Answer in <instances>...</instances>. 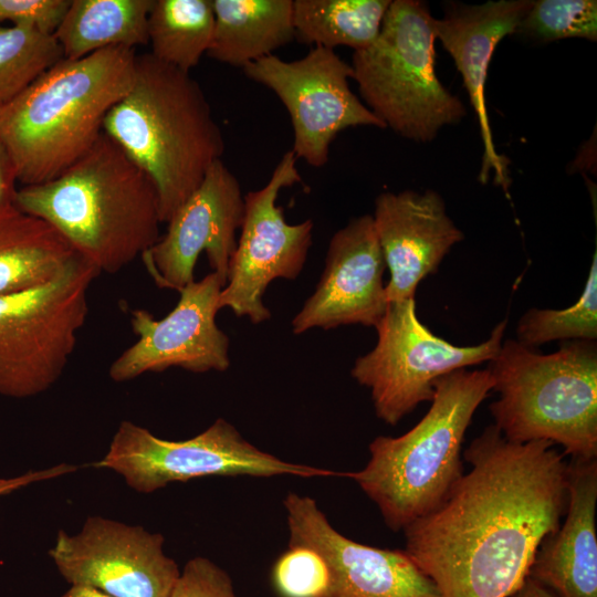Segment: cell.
Returning <instances> with one entry per match:
<instances>
[{"mask_svg": "<svg viewBox=\"0 0 597 597\" xmlns=\"http://www.w3.org/2000/svg\"><path fill=\"white\" fill-rule=\"evenodd\" d=\"M463 459L471 469L446 500L404 528L405 551L442 597H510L566 513L565 454L490 425Z\"/></svg>", "mask_w": 597, "mask_h": 597, "instance_id": "cell-1", "label": "cell"}, {"mask_svg": "<svg viewBox=\"0 0 597 597\" xmlns=\"http://www.w3.org/2000/svg\"><path fill=\"white\" fill-rule=\"evenodd\" d=\"M13 203L50 223L100 274L119 272L160 238L155 184L105 133L56 178L19 188Z\"/></svg>", "mask_w": 597, "mask_h": 597, "instance_id": "cell-2", "label": "cell"}, {"mask_svg": "<svg viewBox=\"0 0 597 597\" xmlns=\"http://www.w3.org/2000/svg\"><path fill=\"white\" fill-rule=\"evenodd\" d=\"M135 63L127 48L63 57L0 107V138L18 182H48L93 147L107 113L129 91Z\"/></svg>", "mask_w": 597, "mask_h": 597, "instance_id": "cell-3", "label": "cell"}, {"mask_svg": "<svg viewBox=\"0 0 597 597\" xmlns=\"http://www.w3.org/2000/svg\"><path fill=\"white\" fill-rule=\"evenodd\" d=\"M103 132L151 178L166 223L224 151L199 83L151 53L136 55L133 84L107 113Z\"/></svg>", "mask_w": 597, "mask_h": 597, "instance_id": "cell-4", "label": "cell"}, {"mask_svg": "<svg viewBox=\"0 0 597 597\" xmlns=\"http://www.w3.org/2000/svg\"><path fill=\"white\" fill-rule=\"evenodd\" d=\"M492 388L489 368L441 376L421 420L399 437L375 438L365 468L346 472L378 506L391 531H404L434 511L462 478L465 431Z\"/></svg>", "mask_w": 597, "mask_h": 597, "instance_id": "cell-5", "label": "cell"}, {"mask_svg": "<svg viewBox=\"0 0 597 597\" xmlns=\"http://www.w3.org/2000/svg\"><path fill=\"white\" fill-rule=\"evenodd\" d=\"M494 426L515 443L549 441L570 459H597V345L575 339L542 354L502 342L489 368Z\"/></svg>", "mask_w": 597, "mask_h": 597, "instance_id": "cell-6", "label": "cell"}, {"mask_svg": "<svg viewBox=\"0 0 597 597\" xmlns=\"http://www.w3.org/2000/svg\"><path fill=\"white\" fill-rule=\"evenodd\" d=\"M434 18L419 0H391L377 39L355 51L350 66L365 105L396 134L436 138L467 108L436 73Z\"/></svg>", "mask_w": 597, "mask_h": 597, "instance_id": "cell-7", "label": "cell"}, {"mask_svg": "<svg viewBox=\"0 0 597 597\" xmlns=\"http://www.w3.org/2000/svg\"><path fill=\"white\" fill-rule=\"evenodd\" d=\"M100 272L81 255L53 280L0 294V395L29 398L63 374L88 314Z\"/></svg>", "mask_w": 597, "mask_h": 597, "instance_id": "cell-8", "label": "cell"}, {"mask_svg": "<svg viewBox=\"0 0 597 597\" xmlns=\"http://www.w3.org/2000/svg\"><path fill=\"white\" fill-rule=\"evenodd\" d=\"M507 321L474 346H457L436 336L416 312L415 298L389 302L375 327L377 343L358 357L352 377L370 390L376 416L395 426L419 404L431 401L438 378L491 362L499 353Z\"/></svg>", "mask_w": 597, "mask_h": 597, "instance_id": "cell-9", "label": "cell"}, {"mask_svg": "<svg viewBox=\"0 0 597 597\" xmlns=\"http://www.w3.org/2000/svg\"><path fill=\"white\" fill-rule=\"evenodd\" d=\"M94 467L115 471L129 488L145 494L170 482L206 476H345V472L287 462L262 451L222 418L181 441L165 440L132 421H122L107 453Z\"/></svg>", "mask_w": 597, "mask_h": 597, "instance_id": "cell-10", "label": "cell"}, {"mask_svg": "<svg viewBox=\"0 0 597 597\" xmlns=\"http://www.w3.org/2000/svg\"><path fill=\"white\" fill-rule=\"evenodd\" d=\"M242 70L283 103L294 134L291 150L312 167L326 165L329 146L342 130L356 126L386 128L353 93V69L332 49L315 46L291 62L272 54Z\"/></svg>", "mask_w": 597, "mask_h": 597, "instance_id": "cell-11", "label": "cell"}, {"mask_svg": "<svg viewBox=\"0 0 597 597\" xmlns=\"http://www.w3.org/2000/svg\"><path fill=\"white\" fill-rule=\"evenodd\" d=\"M296 159L292 150L286 151L268 182L244 196L241 233L219 306L253 324L271 317L263 303L269 284L276 279L295 280L312 245L313 221L287 223L283 208L276 205L283 188L302 181Z\"/></svg>", "mask_w": 597, "mask_h": 597, "instance_id": "cell-12", "label": "cell"}, {"mask_svg": "<svg viewBox=\"0 0 597 597\" xmlns=\"http://www.w3.org/2000/svg\"><path fill=\"white\" fill-rule=\"evenodd\" d=\"M164 543L142 526L88 516L75 535L60 530L49 556L71 585L113 597H169L180 570Z\"/></svg>", "mask_w": 597, "mask_h": 597, "instance_id": "cell-13", "label": "cell"}, {"mask_svg": "<svg viewBox=\"0 0 597 597\" xmlns=\"http://www.w3.org/2000/svg\"><path fill=\"white\" fill-rule=\"evenodd\" d=\"M226 282L214 272L179 292L175 308L156 320L144 308L130 314L137 341L109 366V378L128 381L146 373L179 367L192 373L224 371L230 367V341L216 315Z\"/></svg>", "mask_w": 597, "mask_h": 597, "instance_id": "cell-14", "label": "cell"}, {"mask_svg": "<svg viewBox=\"0 0 597 597\" xmlns=\"http://www.w3.org/2000/svg\"><path fill=\"white\" fill-rule=\"evenodd\" d=\"M244 217L240 184L222 159L207 171L195 192L169 219L166 233L142 254L159 289L179 291L195 281V265L206 252L212 272L226 283Z\"/></svg>", "mask_w": 597, "mask_h": 597, "instance_id": "cell-15", "label": "cell"}, {"mask_svg": "<svg viewBox=\"0 0 597 597\" xmlns=\"http://www.w3.org/2000/svg\"><path fill=\"white\" fill-rule=\"evenodd\" d=\"M289 546L321 555L328 583L321 597H442L405 549L378 548L337 532L316 502L294 492L283 500Z\"/></svg>", "mask_w": 597, "mask_h": 597, "instance_id": "cell-16", "label": "cell"}, {"mask_svg": "<svg viewBox=\"0 0 597 597\" xmlns=\"http://www.w3.org/2000/svg\"><path fill=\"white\" fill-rule=\"evenodd\" d=\"M385 269L373 216L352 219L333 234L315 291L292 320L293 333L353 324L376 327L388 306Z\"/></svg>", "mask_w": 597, "mask_h": 597, "instance_id": "cell-17", "label": "cell"}, {"mask_svg": "<svg viewBox=\"0 0 597 597\" xmlns=\"http://www.w3.org/2000/svg\"><path fill=\"white\" fill-rule=\"evenodd\" d=\"M373 220L390 273L385 285L388 303L415 298L419 283L464 238L434 190L381 192Z\"/></svg>", "mask_w": 597, "mask_h": 597, "instance_id": "cell-18", "label": "cell"}, {"mask_svg": "<svg viewBox=\"0 0 597 597\" xmlns=\"http://www.w3.org/2000/svg\"><path fill=\"white\" fill-rule=\"evenodd\" d=\"M533 0H499L482 4L449 2L441 19L434 18L436 38L452 57L474 109L483 143L479 180L495 184L507 192L511 179L509 159L493 142L486 108L485 85L490 61L500 41L513 34Z\"/></svg>", "mask_w": 597, "mask_h": 597, "instance_id": "cell-19", "label": "cell"}, {"mask_svg": "<svg viewBox=\"0 0 597 597\" xmlns=\"http://www.w3.org/2000/svg\"><path fill=\"white\" fill-rule=\"evenodd\" d=\"M564 522L538 546L528 576L557 597H597V459L567 462Z\"/></svg>", "mask_w": 597, "mask_h": 597, "instance_id": "cell-20", "label": "cell"}, {"mask_svg": "<svg viewBox=\"0 0 597 597\" xmlns=\"http://www.w3.org/2000/svg\"><path fill=\"white\" fill-rule=\"evenodd\" d=\"M214 33L207 55L244 67L295 38L293 0H211Z\"/></svg>", "mask_w": 597, "mask_h": 597, "instance_id": "cell-21", "label": "cell"}, {"mask_svg": "<svg viewBox=\"0 0 597 597\" xmlns=\"http://www.w3.org/2000/svg\"><path fill=\"white\" fill-rule=\"evenodd\" d=\"M77 255L46 221L14 203L0 209V294L42 285Z\"/></svg>", "mask_w": 597, "mask_h": 597, "instance_id": "cell-22", "label": "cell"}, {"mask_svg": "<svg viewBox=\"0 0 597 597\" xmlns=\"http://www.w3.org/2000/svg\"><path fill=\"white\" fill-rule=\"evenodd\" d=\"M154 0H71L55 33L63 57L76 60L108 48L148 44Z\"/></svg>", "mask_w": 597, "mask_h": 597, "instance_id": "cell-23", "label": "cell"}, {"mask_svg": "<svg viewBox=\"0 0 597 597\" xmlns=\"http://www.w3.org/2000/svg\"><path fill=\"white\" fill-rule=\"evenodd\" d=\"M391 0H295V38L306 44L355 51L368 48L379 35Z\"/></svg>", "mask_w": 597, "mask_h": 597, "instance_id": "cell-24", "label": "cell"}, {"mask_svg": "<svg viewBox=\"0 0 597 597\" xmlns=\"http://www.w3.org/2000/svg\"><path fill=\"white\" fill-rule=\"evenodd\" d=\"M213 33L211 0H154L148 43L159 61L190 73L210 49Z\"/></svg>", "mask_w": 597, "mask_h": 597, "instance_id": "cell-25", "label": "cell"}, {"mask_svg": "<svg viewBox=\"0 0 597 597\" xmlns=\"http://www.w3.org/2000/svg\"><path fill=\"white\" fill-rule=\"evenodd\" d=\"M62 59L54 35L0 23V107Z\"/></svg>", "mask_w": 597, "mask_h": 597, "instance_id": "cell-26", "label": "cell"}, {"mask_svg": "<svg viewBox=\"0 0 597 597\" xmlns=\"http://www.w3.org/2000/svg\"><path fill=\"white\" fill-rule=\"evenodd\" d=\"M517 342L526 347L563 339L597 338V253L578 301L564 310L530 308L519 321Z\"/></svg>", "mask_w": 597, "mask_h": 597, "instance_id": "cell-27", "label": "cell"}, {"mask_svg": "<svg viewBox=\"0 0 597 597\" xmlns=\"http://www.w3.org/2000/svg\"><path fill=\"white\" fill-rule=\"evenodd\" d=\"M537 41L597 40L596 0H536L516 31Z\"/></svg>", "mask_w": 597, "mask_h": 597, "instance_id": "cell-28", "label": "cell"}, {"mask_svg": "<svg viewBox=\"0 0 597 597\" xmlns=\"http://www.w3.org/2000/svg\"><path fill=\"white\" fill-rule=\"evenodd\" d=\"M272 579L281 597H321L328 583V570L315 551L289 546L275 562Z\"/></svg>", "mask_w": 597, "mask_h": 597, "instance_id": "cell-29", "label": "cell"}, {"mask_svg": "<svg viewBox=\"0 0 597 597\" xmlns=\"http://www.w3.org/2000/svg\"><path fill=\"white\" fill-rule=\"evenodd\" d=\"M169 597H238L229 574L207 557L196 556L180 572Z\"/></svg>", "mask_w": 597, "mask_h": 597, "instance_id": "cell-30", "label": "cell"}, {"mask_svg": "<svg viewBox=\"0 0 597 597\" xmlns=\"http://www.w3.org/2000/svg\"><path fill=\"white\" fill-rule=\"evenodd\" d=\"M71 0H0V23L34 29L53 35Z\"/></svg>", "mask_w": 597, "mask_h": 597, "instance_id": "cell-31", "label": "cell"}, {"mask_svg": "<svg viewBox=\"0 0 597 597\" xmlns=\"http://www.w3.org/2000/svg\"><path fill=\"white\" fill-rule=\"evenodd\" d=\"M77 470L76 465L60 463L48 469L31 470L21 475L3 479L0 478V496L8 495L32 483L55 479Z\"/></svg>", "mask_w": 597, "mask_h": 597, "instance_id": "cell-32", "label": "cell"}, {"mask_svg": "<svg viewBox=\"0 0 597 597\" xmlns=\"http://www.w3.org/2000/svg\"><path fill=\"white\" fill-rule=\"evenodd\" d=\"M18 182L9 153L0 138V209L13 203Z\"/></svg>", "mask_w": 597, "mask_h": 597, "instance_id": "cell-33", "label": "cell"}, {"mask_svg": "<svg viewBox=\"0 0 597 597\" xmlns=\"http://www.w3.org/2000/svg\"><path fill=\"white\" fill-rule=\"evenodd\" d=\"M510 597H557L551 589L527 577L521 587Z\"/></svg>", "mask_w": 597, "mask_h": 597, "instance_id": "cell-34", "label": "cell"}, {"mask_svg": "<svg viewBox=\"0 0 597 597\" xmlns=\"http://www.w3.org/2000/svg\"><path fill=\"white\" fill-rule=\"evenodd\" d=\"M61 597H113V596L92 587L71 585V587L63 595H61Z\"/></svg>", "mask_w": 597, "mask_h": 597, "instance_id": "cell-35", "label": "cell"}]
</instances>
